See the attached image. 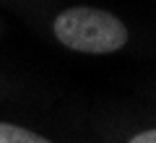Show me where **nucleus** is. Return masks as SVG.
Returning a JSON list of instances; mask_svg holds the SVG:
<instances>
[{"instance_id":"3","label":"nucleus","mask_w":156,"mask_h":143,"mask_svg":"<svg viewBox=\"0 0 156 143\" xmlns=\"http://www.w3.org/2000/svg\"><path fill=\"white\" fill-rule=\"evenodd\" d=\"M128 143H156V127H148V130H140L130 138Z\"/></svg>"},{"instance_id":"2","label":"nucleus","mask_w":156,"mask_h":143,"mask_svg":"<svg viewBox=\"0 0 156 143\" xmlns=\"http://www.w3.org/2000/svg\"><path fill=\"white\" fill-rule=\"evenodd\" d=\"M0 143H55V141H50L47 135L37 130H29L23 125L0 120Z\"/></svg>"},{"instance_id":"1","label":"nucleus","mask_w":156,"mask_h":143,"mask_svg":"<svg viewBox=\"0 0 156 143\" xmlns=\"http://www.w3.org/2000/svg\"><path fill=\"white\" fill-rule=\"evenodd\" d=\"M55 39L70 52L81 55H112L128 44L130 31L115 13L94 5L65 8L52 21Z\"/></svg>"}]
</instances>
